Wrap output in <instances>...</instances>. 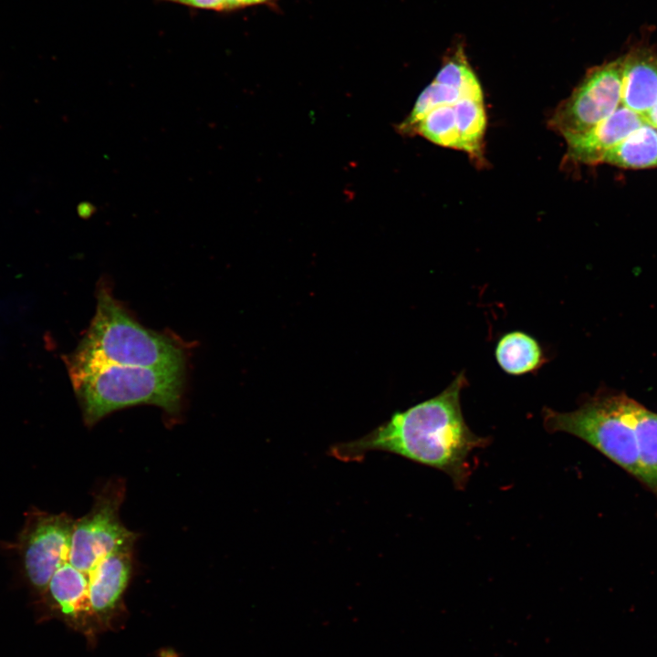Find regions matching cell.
Masks as SVG:
<instances>
[{
    "instance_id": "18",
    "label": "cell",
    "mask_w": 657,
    "mask_h": 657,
    "mask_svg": "<svg viewBox=\"0 0 657 657\" xmlns=\"http://www.w3.org/2000/svg\"><path fill=\"white\" fill-rule=\"evenodd\" d=\"M463 99H467L458 89L433 80L419 95L416 102L401 125L402 132L411 133L415 125L432 110L447 104H455Z\"/></svg>"
},
{
    "instance_id": "16",
    "label": "cell",
    "mask_w": 657,
    "mask_h": 657,
    "mask_svg": "<svg viewBox=\"0 0 657 657\" xmlns=\"http://www.w3.org/2000/svg\"><path fill=\"white\" fill-rule=\"evenodd\" d=\"M434 80L460 89L467 99L483 100L482 87L461 44L448 52Z\"/></svg>"
},
{
    "instance_id": "5",
    "label": "cell",
    "mask_w": 657,
    "mask_h": 657,
    "mask_svg": "<svg viewBox=\"0 0 657 657\" xmlns=\"http://www.w3.org/2000/svg\"><path fill=\"white\" fill-rule=\"evenodd\" d=\"M621 106V57L591 68L556 108L548 125L568 141L580 137Z\"/></svg>"
},
{
    "instance_id": "6",
    "label": "cell",
    "mask_w": 657,
    "mask_h": 657,
    "mask_svg": "<svg viewBox=\"0 0 657 657\" xmlns=\"http://www.w3.org/2000/svg\"><path fill=\"white\" fill-rule=\"evenodd\" d=\"M123 497L122 483L108 484L97 495L91 511L74 521L68 561L88 577L109 554L132 549L137 536L119 517Z\"/></svg>"
},
{
    "instance_id": "12",
    "label": "cell",
    "mask_w": 657,
    "mask_h": 657,
    "mask_svg": "<svg viewBox=\"0 0 657 657\" xmlns=\"http://www.w3.org/2000/svg\"><path fill=\"white\" fill-rule=\"evenodd\" d=\"M601 163L624 169L657 167V129L647 122L610 149Z\"/></svg>"
},
{
    "instance_id": "8",
    "label": "cell",
    "mask_w": 657,
    "mask_h": 657,
    "mask_svg": "<svg viewBox=\"0 0 657 657\" xmlns=\"http://www.w3.org/2000/svg\"><path fill=\"white\" fill-rule=\"evenodd\" d=\"M645 123L642 117L620 106L584 135L568 142V157L576 163H601L604 155Z\"/></svg>"
},
{
    "instance_id": "7",
    "label": "cell",
    "mask_w": 657,
    "mask_h": 657,
    "mask_svg": "<svg viewBox=\"0 0 657 657\" xmlns=\"http://www.w3.org/2000/svg\"><path fill=\"white\" fill-rule=\"evenodd\" d=\"M74 521L65 514L37 513L22 536L26 573L31 583L47 589L60 565L68 558Z\"/></svg>"
},
{
    "instance_id": "22",
    "label": "cell",
    "mask_w": 657,
    "mask_h": 657,
    "mask_svg": "<svg viewBox=\"0 0 657 657\" xmlns=\"http://www.w3.org/2000/svg\"><path fill=\"white\" fill-rule=\"evenodd\" d=\"M161 657H177V655L171 650H165L162 652Z\"/></svg>"
},
{
    "instance_id": "20",
    "label": "cell",
    "mask_w": 657,
    "mask_h": 657,
    "mask_svg": "<svg viewBox=\"0 0 657 657\" xmlns=\"http://www.w3.org/2000/svg\"><path fill=\"white\" fill-rule=\"evenodd\" d=\"M266 0H224V9L243 7L255 4L263 3Z\"/></svg>"
},
{
    "instance_id": "11",
    "label": "cell",
    "mask_w": 657,
    "mask_h": 657,
    "mask_svg": "<svg viewBox=\"0 0 657 657\" xmlns=\"http://www.w3.org/2000/svg\"><path fill=\"white\" fill-rule=\"evenodd\" d=\"M47 589L65 614L81 616L93 613L88 575L75 568L68 559L55 571Z\"/></svg>"
},
{
    "instance_id": "19",
    "label": "cell",
    "mask_w": 657,
    "mask_h": 657,
    "mask_svg": "<svg viewBox=\"0 0 657 657\" xmlns=\"http://www.w3.org/2000/svg\"><path fill=\"white\" fill-rule=\"evenodd\" d=\"M166 1L176 2V3L183 4V5L193 6V7H199V8H207V9H215V10L224 9V0H166Z\"/></svg>"
},
{
    "instance_id": "4",
    "label": "cell",
    "mask_w": 657,
    "mask_h": 657,
    "mask_svg": "<svg viewBox=\"0 0 657 657\" xmlns=\"http://www.w3.org/2000/svg\"><path fill=\"white\" fill-rule=\"evenodd\" d=\"M638 404L624 393L597 394L572 412L545 408L543 423L549 433H567L583 440L639 479L635 432Z\"/></svg>"
},
{
    "instance_id": "14",
    "label": "cell",
    "mask_w": 657,
    "mask_h": 657,
    "mask_svg": "<svg viewBox=\"0 0 657 657\" xmlns=\"http://www.w3.org/2000/svg\"><path fill=\"white\" fill-rule=\"evenodd\" d=\"M635 432L639 480L657 495V412L639 403L636 410Z\"/></svg>"
},
{
    "instance_id": "3",
    "label": "cell",
    "mask_w": 657,
    "mask_h": 657,
    "mask_svg": "<svg viewBox=\"0 0 657 657\" xmlns=\"http://www.w3.org/2000/svg\"><path fill=\"white\" fill-rule=\"evenodd\" d=\"M182 349L169 337L145 328L100 288L89 328L70 365L109 363L123 366L183 369Z\"/></svg>"
},
{
    "instance_id": "13",
    "label": "cell",
    "mask_w": 657,
    "mask_h": 657,
    "mask_svg": "<svg viewBox=\"0 0 657 657\" xmlns=\"http://www.w3.org/2000/svg\"><path fill=\"white\" fill-rule=\"evenodd\" d=\"M495 358L505 372L516 376L535 371L545 361L538 342L522 331L505 334L497 342Z\"/></svg>"
},
{
    "instance_id": "17",
    "label": "cell",
    "mask_w": 657,
    "mask_h": 657,
    "mask_svg": "<svg viewBox=\"0 0 657 657\" xmlns=\"http://www.w3.org/2000/svg\"><path fill=\"white\" fill-rule=\"evenodd\" d=\"M430 141L443 147L461 150L454 104L439 106L428 112L413 128Z\"/></svg>"
},
{
    "instance_id": "2",
    "label": "cell",
    "mask_w": 657,
    "mask_h": 657,
    "mask_svg": "<svg viewBox=\"0 0 657 657\" xmlns=\"http://www.w3.org/2000/svg\"><path fill=\"white\" fill-rule=\"evenodd\" d=\"M86 423L136 404L157 405L169 413L180 410L183 369H155L109 363L70 365Z\"/></svg>"
},
{
    "instance_id": "1",
    "label": "cell",
    "mask_w": 657,
    "mask_h": 657,
    "mask_svg": "<svg viewBox=\"0 0 657 657\" xmlns=\"http://www.w3.org/2000/svg\"><path fill=\"white\" fill-rule=\"evenodd\" d=\"M459 373L441 393L395 412L366 435L330 447L329 454L344 462L360 461L371 451L398 454L443 471L457 489H464L471 474L469 457L489 440L472 432L461 409V391L466 386Z\"/></svg>"
},
{
    "instance_id": "10",
    "label": "cell",
    "mask_w": 657,
    "mask_h": 657,
    "mask_svg": "<svg viewBox=\"0 0 657 657\" xmlns=\"http://www.w3.org/2000/svg\"><path fill=\"white\" fill-rule=\"evenodd\" d=\"M132 567L131 549L106 556L89 574V591L94 614H106L118 604L128 585Z\"/></svg>"
},
{
    "instance_id": "15",
    "label": "cell",
    "mask_w": 657,
    "mask_h": 657,
    "mask_svg": "<svg viewBox=\"0 0 657 657\" xmlns=\"http://www.w3.org/2000/svg\"><path fill=\"white\" fill-rule=\"evenodd\" d=\"M455 119L461 140V151L476 159L482 157L486 127L484 101L463 99L454 104Z\"/></svg>"
},
{
    "instance_id": "9",
    "label": "cell",
    "mask_w": 657,
    "mask_h": 657,
    "mask_svg": "<svg viewBox=\"0 0 657 657\" xmlns=\"http://www.w3.org/2000/svg\"><path fill=\"white\" fill-rule=\"evenodd\" d=\"M657 102V54L636 47L621 57V105L644 119Z\"/></svg>"
},
{
    "instance_id": "21",
    "label": "cell",
    "mask_w": 657,
    "mask_h": 657,
    "mask_svg": "<svg viewBox=\"0 0 657 657\" xmlns=\"http://www.w3.org/2000/svg\"><path fill=\"white\" fill-rule=\"evenodd\" d=\"M645 122L657 129V102L644 117Z\"/></svg>"
}]
</instances>
